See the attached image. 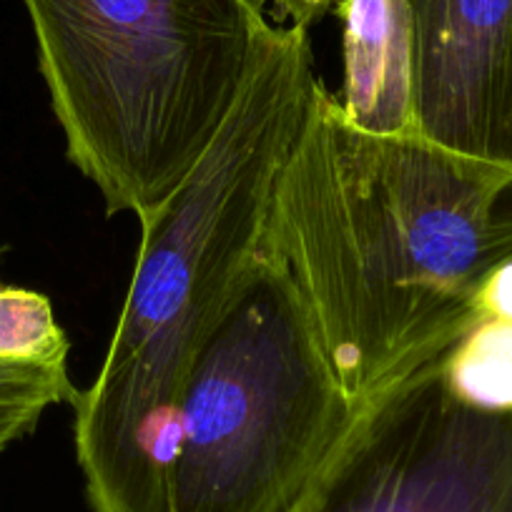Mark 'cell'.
<instances>
[{
    "instance_id": "11",
    "label": "cell",
    "mask_w": 512,
    "mask_h": 512,
    "mask_svg": "<svg viewBox=\"0 0 512 512\" xmlns=\"http://www.w3.org/2000/svg\"><path fill=\"white\" fill-rule=\"evenodd\" d=\"M495 317L512 322V262H505L490 274L477 297V319Z\"/></svg>"
},
{
    "instance_id": "10",
    "label": "cell",
    "mask_w": 512,
    "mask_h": 512,
    "mask_svg": "<svg viewBox=\"0 0 512 512\" xmlns=\"http://www.w3.org/2000/svg\"><path fill=\"white\" fill-rule=\"evenodd\" d=\"M73 397L66 367L0 364V455L31 435L51 407Z\"/></svg>"
},
{
    "instance_id": "12",
    "label": "cell",
    "mask_w": 512,
    "mask_h": 512,
    "mask_svg": "<svg viewBox=\"0 0 512 512\" xmlns=\"http://www.w3.org/2000/svg\"><path fill=\"white\" fill-rule=\"evenodd\" d=\"M272 3L294 26L304 28H312L337 6V0H272Z\"/></svg>"
},
{
    "instance_id": "1",
    "label": "cell",
    "mask_w": 512,
    "mask_h": 512,
    "mask_svg": "<svg viewBox=\"0 0 512 512\" xmlns=\"http://www.w3.org/2000/svg\"><path fill=\"white\" fill-rule=\"evenodd\" d=\"M262 249L289 269L344 395L362 405L442 357L512 262V166L372 136L314 83Z\"/></svg>"
},
{
    "instance_id": "6",
    "label": "cell",
    "mask_w": 512,
    "mask_h": 512,
    "mask_svg": "<svg viewBox=\"0 0 512 512\" xmlns=\"http://www.w3.org/2000/svg\"><path fill=\"white\" fill-rule=\"evenodd\" d=\"M417 134L512 166V0H405Z\"/></svg>"
},
{
    "instance_id": "2",
    "label": "cell",
    "mask_w": 512,
    "mask_h": 512,
    "mask_svg": "<svg viewBox=\"0 0 512 512\" xmlns=\"http://www.w3.org/2000/svg\"><path fill=\"white\" fill-rule=\"evenodd\" d=\"M317 81L309 28H274L216 144L141 221L106 359L71 400L91 512H169L186 379L262 246L274 184Z\"/></svg>"
},
{
    "instance_id": "4",
    "label": "cell",
    "mask_w": 512,
    "mask_h": 512,
    "mask_svg": "<svg viewBox=\"0 0 512 512\" xmlns=\"http://www.w3.org/2000/svg\"><path fill=\"white\" fill-rule=\"evenodd\" d=\"M357 410L302 289L259 246L186 379L169 512H284Z\"/></svg>"
},
{
    "instance_id": "5",
    "label": "cell",
    "mask_w": 512,
    "mask_h": 512,
    "mask_svg": "<svg viewBox=\"0 0 512 512\" xmlns=\"http://www.w3.org/2000/svg\"><path fill=\"white\" fill-rule=\"evenodd\" d=\"M440 359L362 402L284 512H512V412L462 402Z\"/></svg>"
},
{
    "instance_id": "7",
    "label": "cell",
    "mask_w": 512,
    "mask_h": 512,
    "mask_svg": "<svg viewBox=\"0 0 512 512\" xmlns=\"http://www.w3.org/2000/svg\"><path fill=\"white\" fill-rule=\"evenodd\" d=\"M344 83L339 108L372 136H415V53L405 0H337Z\"/></svg>"
},
{
    "instance_id": "8",
    "label": "cell",
    "mask_w": 512,
    "mask_h": 512,
    "mask_svg": "<svg viewBox=\"0 0 512 512\" xmlns=\"http://www.w3.org/2000/svg\"><path fill=\"white\" fill-rule=\"evenodd\" d=\"M442 374L462 402L512 412V322L482 317L442 354Z\"/></svg>"
},
{
    "instance_id": "3",
    "label": "cell",
    "mask_w": 512,
    "mask_h": 512,
    "mask_svg": "<svg viewBox=\"0 0 512 512\" xmlns=\"http://www.w3.org/2000/svg\"><path fill=\"white\" fill-rule=\"evenodd\" d=\"M68 161L146 221L234 113L274 23L262 0H23Z\"/></svg>"
},
{
    "instance_id": "9",
    "label": "cell",
    "mask_w": 512,
    "mask_h": 512,
    "mask_svg": "<svg viewBox=\"0 0 512 512\" xmlns=\"http://www.w3.org/2000/svg\"><path fill=\"white\" fill-rule=\"evenodd\" d=\"M68 349L46 294L0 284V364L66 367Z\"/></svg>"
}]
</instances>
